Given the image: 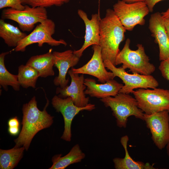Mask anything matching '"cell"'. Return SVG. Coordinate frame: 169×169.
Here are the masks:
<instances>
[{
  "label": "cell",
  "mask_w": 169,
  "mask_h": 169,
  "mask_svg": "<svg viewBox=\"0 0 169 169\" xmlns=\"http://www.w3.org/2000/svg\"><path fill=\"white\" fill-rule=\"evenodd\" d=\"M70 0H22L24 5H27L32 7H40L47 8L55 6H60Z\"/></svg>",
  "instance_id": "obj_25"
},
{
  "label": "cell",
  "mask_w": 169,
  "mask_h": 169,
  "mask_svg": "<svg viewBox=\"0 0 169 169\" xmlns=\"http://www.w3.org/2000/svg\"><path fill=\"white\" fill-rule=\"evenodd\" d=\"M28 35L17 27L0 19V37L9 47H16L18 43Z\"/></svg>",
  "instance_id": "obj_21"
},
{
  "label": "cell",
  "mask_w": 169,
  "mask_h": 169,
  "mask_svg": "<svg viewBox=\"0 0 169 169\" xmlns=\"http://www.w3.org/2000/svg\"><path fill=\"white\" fill-rule=\"evenodd\" d=\"M55 31L54 22L47 18L39 23L31 33L20 41L15 48V50L16 52H24L28 46L36 43L38 44L39 47H42L44 43L52 46L61 44L66 46L67 44L64 40H57L52 38Z\"/></svg>",
  "instance_id": "obj_9"
},
{
  "label": "cell",
  "mask_w": 169,
  "mask_h": 169,
  "mask_svg": "<svg viewBox=\"0 0 169 169\" xmlns=\"http://www.w3.org/2000/svg\"><path fill=\"white\" fill-rule=\"evenodd\" d=\"M138 107L144 113L151 114L167 110L169 111V90L156 88L150 90L139 88L132 93Z\"/></svg>",
  "instance_id": "obj_5"
},
{
  "label": "cell",
  "mask_w": 169,
  "mask_h": 169,
  "mask_svg": "<svg viewBox=\"0 0 169 169\" xmlns=\"http://www.w3.org/2000/svg\"><path fill=\"white\" fill-rule=\"evenodd\" d=\"M161 13L163 19H169V7L165 12H162Z\"/></svg>",
  "instance_id": "obj_32"
},
{
  "label": "cell",
  "mask_w": 169,
  "mask_h": 169,
  "mask_svg": "<svg viewBox=\"0 0 169 169\" xmlns=\"http://www.w3.org/2000/svg\"><path fill=\"white\" fill-rule=\"evenodd\" d=\"M106 107H109L119 128H125L128 117L133 116L144 120V113L138 107L137 101L129 94L119 93L114 96L101 99Z\"/></svg>",
  "instance_id": "obj_3"
},
{
  "label": "cell",
  "mask_w": 169,
  "mask_h": 169,
  "mask_svg": "<svg viewBox=\"0 0 169 169\" xmlns=\"http://www.w3.org/2000/svg\"><path fill=\"white\" fill-rule=\"evenodd\" d=\"M159 69L162 76L169 80V60L162 61L159 67Z\"/></svg>",
  "instance_id": "obj_27"
},
{
  "label": "cell",
  "mask_w": 169,
  "mask_h": 169,
  "mask_svg": "<svg viewBox=\"0 0 169 169\" xmlns=\"http://www.w3.org/2000/svg\"><path fill=\"white\" fill-rule=\"evenodd\" d=\"M167 153L169 157V141L166 145Z\"/></svg>",
  "instance_id": "obj_34"
},
{
  "label": "cell",
  "mask_w": 169,
  "mask_h": 169,
  "mask_svg": "<svg viewBox=\"0 0 169 169\" xmlns=\"http://www.w3.org/2000/svg\"><path fill=\"white\" fill-rule=\"evenodd\" d=\"M85 156L79 145L76 144L66 155H55L52 159L53 165L49 169H64L71 164L80 162Z\"/></svg>",
  "instance_id": "obj_20"
},
{
  "label": "cell",
  "mask_w": 169,
  "mask_h": 169,
  "mask_svg": "<svg viewBox=\"0 0 169 169\" xmlns=\"http://www.w3.org/2000/svg\"><path fill=\"white\" fill-rule=\"evenodd\" d=\"M130 39H127L123 48L117 56L115 66L122 64L124 69H129L133 73L151 75L155 70V67L150 62L144 47L142 44H138L137 49L132 50L130 47Z\"/></svg>",
  "instance_id": "obj_4"
},
{
  "label": "cell",
  "mask_w": 169,
  "mask_h": 169,
  "mask_svg": "<svg viewBox=\"0 0 169 169\" xmlns=\"http://www.w3.org/2000/svg\"><path fill=\"white\" fill-rule=\"evenodd\" d=\"M8 127H19V122L17 117L10 119L8 122Z\"/></svg>",
  "instance_id": "obj_29"
},
{
  "label": "cell",
  "mask_w": 169,
  "mask_h": 169,
  "mask_svg": "<svg viewBox=\"0 0 169 169\" xmlns=\"http://www.w3.org/2000/svg\"><path fill=\"white\" fill-rule=\"evenodd\" d=\"M113 10L125 29L129 31L137 25H144V18L150 12L145 1L128 3L118 0L113 5Z\"/></svg>",
  "instance_id": "obj_6"
},
{
  "label": "cell",
  "mask_w": 169,
  "mask_h": 169,
  "mask_svg": "<svg viewBox=\"0 0 169 169\" xmlns=\"http://www.w3.org/2000/svg\"><path fill=\"white\" fill-rule=\"evenodd\" d=\"M164 22L166 32L169 38V19H164Z\"/></svg>",
  "instance_id": "obj_31"
},
{
  "label": "cell",
  "mask_w": 169,
  "mask_h": 169,
  "mask_svg": "<svg viewBox=\"0 0 169 169\" xmlns=\"http://www.w3.org/2000/svg\"><path fill=\"white\" fill-rule=\"evenodd\" d=\"M93 55L90 60L85 64L78 68H71L72 71L79 74H87L97 78L98 81L102 83L115 78L112 72H109L106 69L102 59L101 48L99 45H92Z\"/></svg>",
  "instance_id": "obj_12"
},
{
  "label": "cell",
  "mask_w": 169,
  "mask_h": 169,
  "mask_svg": "<svg viewBox=\"0 0 169 169\" xmlns=\"http://www.w3.org/2000/svg\"><path fill=\"white\" fill-rule=\"evenodd\" d=\"M123 1L128 3H135L136 2H140V1H145V0H122Z\"/></svg>",
  "instance_id": "obj_33"
},
{
  "label": "cell",
  "mask_w": 169,
  "mask_h": 169,
  "mask_svg": "<svg viewBox=\"0 0 169 169\" xmlns=\"http://www.w3.org/2000/svg\"><path fill=\"white\" fill-rule=\"evenodd\" d=\"M162 0H145V2L150 12H152L155 5Z\"/></svg>",
  "instance_id": "obj_28"
},
{
  "label": "cell",
  "mask_w": 169,
  "mask_h": 169,
  "mask_svg": "<svg viewBox=\"0 0 169 169\" xmlns=\"http://www.w3.org/2000/svg\"><path fill=\"white\" fill-rule=\"evenodd\" d=\"M68 74L71 78V83L69 85L62 88H56V93L62 98L70 97L74 104L79 107H84L87 105L89 101V98L86 97L84 91L86 86L84 84L85 79L84 74L73 73L70 69Z\"/></svg>",
  "instance_id": "obj_13"
},
{
  "label": "cell",
  "mask_w": 169,
  "mask_h": 169,
  "mask_svg": "<svg viewBox=\"0 0 169 169\" xmlns=\"http://www.w3.org/2000/svg\"><path fill=\"white\" fill-rule=\"evenodd\" d=\"M25 148L14 146L9 150L0 149V169H13L22 158Z\"/></svg>",
  "instance_id": "obj_22"
},
{
  "label": "cell",
  "mask_w": 169,
  "mask_h": 169,
  "mask_svg": "<svg viewBox=\"0 0 169 169\" xmlns=\"http://www.w3.org/2000/svg\"><path fill=\"white\" fill-rule=\"evenodd\" d=\"M104 63L105 67L113 73L114 77L119 78L124 84L119 93L129 94L135 89H154L158 86V81L151 75L129 74L122 66L117 68L108 60L104 61Z\"/></svg>",
  "instance_id": "obj_7"
},
{
  "label": "cell",
  "mask_w": 169,
  "mask_h": 169,
  "mask_svg": "<svg viewBox=\"0 0 169 169\" xmlns=\"http://www.w3.org/2000/svg\"><path fill=\"white\" fill-rule=\"evenodd\" d=\"M53 54L54 59V66L59 71L58 75L54 78L53 83L54 85L63 88L68 85L69 82V78H66L67 73L70 68L77 65L80 58L70 49L61 52L54 51Z\"/></svg>",
  "instance_id": "obj_16"
},
{
  "label": "cell",
  "mask_w": 169,
  "mask_h": 169,
  "mask_svg": "<svg viewBox=\"0 0 169 169\" xmlns=\"http://www.w3.org/2000/svg\"><path fill=\"white\" fill-rule=\"evenodd\" d=\"M129 140L127 135L122 137L120 143L125 151V156L123 158L115 157L113 160L115 168L116 169H155L153 165L149 163H145L141 161H136L130 155L127 149Z\"/></svg>",
  "instance_id": "obj_19"
},
{
  "label": "cell",
  "mask_w": 169,
  "mask_h": 169,
  "mask_svg": "<svg viewBox=\"0 0 169 169\" xmlns=\"http://www.w3.org/2000/svg\"><path fill=\"white\" fill-rule=\"evenodd\" d=\"M52 49L46 53L31 57L26 64L34 68L38 72L39 77L46 78L54 75L53 67L54 59Z\"/></svg>",
  "instance_id": "obj_18"
},
{
  "label": "cell",
  "mask_w": 169,
  "mask_h": 169,
  "mask_svg": "<svg viewBox=\"0 0 169 169\" xmlns=\"http://www.w3.org/2000/svg\"><path fill=\"white\" fill-rule=\"evenodd\" d=\"M84 83L86 86L84 91L85 95L100 99L115 96L123 86L113 79L98 84L95 79L87 78L85 79Z\"/></svg>",
  "instance_id": "obj_17"
},
{
  "label": "cell",
  "mask_w": 169,
  "mask_h": 169,
  "mask_svg": "<svg viewBox=\"0 0 169 169\" xmlns=\"http://www.w3.org/2000/svg\"><path fill=\"white\" fill-rule=\"evenodd\" d=\"M10 52H3L0 54V85L6 91L8 86H11L16 91L20 90V85L18 79V75L10 73L6 68L4 63L5 56Z\"/></svg>",
  "instance_id": "obj_23"
},
{
  "label": "cell",
  "mask_w": 169,
  "mask_h": 169,
  "mask_svg": "<svg viewBox=\"0 0 169 169\" xmlns=\"http://www.w3.org/2000/svg\"><path fill=\"white\" fill-rule=\"evenodd\" d=\"M99 1H100V0H99Z\"/></svg>",
  "instance_id": "obj_35"
},
{
  "label": "cell",
  "mask_w": 169,
  "mask_h": 169,
  "mask_svg": "<svg viewBox=\"0 0 169 169\" xmlns=\"http://www.w3.org/2000/svg\"><path fill=\"white\" fill-rule=\"evenodd\" d=\"M99 45L103 61L108 60L115 66L116 57L120 51L119 47L125 38L126 30L113 9H107L105 17L100 23Z\"/></svg>",
  "instance_id": "obj_2"
},
{
  "label": "cell",
  "mask_w": 169,
  "mask_h": 169,
  "mask_svg": "<svg viewBox=\"0 0 169 169\" xmlns=\"http://www.w3.org/2000/svg\"><path fill=\"white\" fill-rule=\"evenodd\" d=\"M78 14L84 21L85 27L84 41L83 45L79 49L73 51L79 58L82 56L84 51L91 45H99L100 39V23L101 19L99 12L92 14L89 19L87 13L82 9L78 10Z\"/></svg>",
  "instance_id": "obj_15"
},
{
  "label": "cell",
  "mask_w": 169,
  "mask_h": 169,
  "mask_svg": "<svg viewBox=\"0 0 169 169\" xmlns=\"http://www.w3.org/2000/svg\"><path fill=\"white\" fill-rule=\"evenodd\" d=\"M9 7L18 10H23L25 6L22 3V0H0V9Z\"/></svg>",
  "instance_id": "obj_26"
},
{
  "label": "cell",
  "mask_w": 169,
  "mask_h": 169,
  "mask_svg": "<svg viewBox=\"0 0 169 169\" xmlns=\"http://www.w3.org/2000/svg\"><path fill=\"white\" fill-rule=\"evenodd\" d=\"M169 113L164 110L144 114L143 121L150 130L154 144L160 150L163 149L169 141Z\"/></svg>",
  "instance_id": "obj_11"
},
{
  "label": "cell",
  "mask_w": 169,
  "mask_h": 169,
  "mask_svg": "<svg viewBox=\"0 0 169 169\" xmlns=\"http://www.w3.org/2000/svg\"><path fill=\"white\" fill-rule=\"evenodd\" d=\"M2 18L10 19L17 22L23 32L32 30L36 24L40 23L47 18L46 8L40 7H32L26 5L23 10L11 8L4 9Z\"/></svg>",
  "instance_id": "obj_8"
},
{
  "label": "cell",
  "mask_w": 169,
  "mask_h": 169,
  "mask_svg": "<svg viewBox=\"0 0 169 169\" xmlns=\"http://www.w3.org/2000/svg\"><path fill=\"white\" fill-rule=\"evenodd\" d=\"M49 105L47 103L42 111L39 110L35 96L27 103L23 105L22 122V127L18 137L14 140L15 146L23 147L28 151L32 139L39 131L50 127L53 122L54 117L48 113L46 110Z\"/></svg>",
  "instance_id": "obj_1"
},
{
  "label": "cell",
  "mask_w": 169,
  "mask_h": 169,
  "mask_svg": "<svg viewBox=\"0 0 169 169\" xmlns=\"http://www.w3.org/2000/svg\"><path fill=\"white\" fill-rule=\"evenodd\" d=\"M149 28L155 42L158 45L160 60H169V38L161 13L157 12L151 15Z\"/></svg>",
  "instance_id": "obj_14"
},
{
  "label": "cell",
  "mask_w": 169,
  "mask_h": 169,
  "mask_svg": "<svg viewBox=\"0 0 169 169\" xmlns=\"http://www.w3.org/2000/svg\"><path fill=\"white\" fill-rule=\"evenodd\" d=\"M8 131L9 133L12 136H15L18 134L19 127H8Z\"/></svg>",
  "instance_id": "obj_30"
},
{
  "label": "cell",
  "mask_w": 169,
  "mask_h": 169,
  "mask_svg": "<svg viewBox=\"0 0 169 169\" xmlns=\"http://www.w3.org/2000/svg\"><path fill=\"white\" fill-rule=\"evenodd\" d=\"M51 103L56 111L60 113L63 116L64 129L61 138L67 141L71 140V126L74 117L81 111H90L95 108V105L90 103L84 107H79L75 105L70 97L62 98L56 95L52 98Z\"/></svg>",
  "instance_id": "obj_10"
},
{
  "label": "cell",
  "mask_w": 169,
  "mask_h": 169,
  "mask_svg": "<svg viewBox=\"0 0 169 169\" xmlns=\"http://www.w3.org/2000/svg\"><path fill=\"white\" fill-rule=\"evenodd\" d=\"M18 75L20 86L25 88H35L37 80L39 77L37 70L26 64H22L18 67Z\"/></svg>",
  "instance_id": "obj_24"
}]
</instances>
